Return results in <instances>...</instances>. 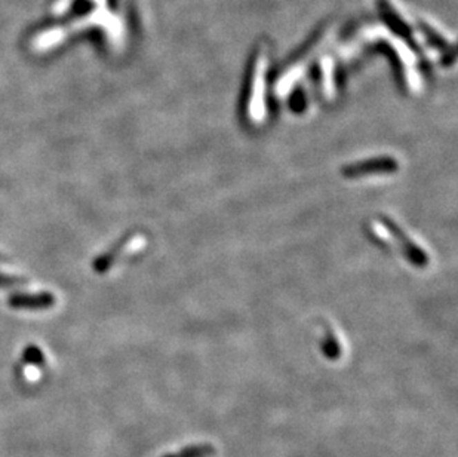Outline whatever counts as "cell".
Listing matches in <instances>:
<instances>
[{"label": "cell", "instance_id": "cell-1", "mask_svg": "<svg viewBox=\"0 0 458 457\" xmlns=\"http://www.w3.org/2000/svg\"><path fill=\"white\" fill-rule=\"evenodd\" d=\"M57 299L54 294L48 291L44 292H17L8 299V304L12 309H32V310H44L53 308Z\"/></svg>", "mask_w": 458, "mask_h": 457}, {"label": "cell", "instance_id": "cell-5", "mask_svg": "<svg viewBox=\"0 0 458 457\" xmlns=\"http://www.w3.org/2000/svg\"><path fill=\"white\" fill-rule=\"evenodd\" d=\"M30 281L24 277L18 275H6V273L0 272V290L6 288H15V287H24L28 286Z\"/></svg>", "mask_w": 458, "mask_h": 457}, {"label": "cell", "instance_id": "cell-6", "mask_svg": "<svg viewBox=\"0 0 458 457\" xmlns=\"http://www.w3.org/2000/svg\"><path fill=\"white\" fill-rule=\"evenodd\" d=\"M6 260H8V257H5L3 254H0V261H6Z\"/></svg>", "mask_w": 458, "mask_h": 457}, {"label": "cell", "instance_id": "cell-3", "mask_svg": "<svg viewBox=\"0 0 458 457\" xmlns=\"http://www.w3.org/2000/svg\"><path fill=\"white\" fill-rule=\"evenodd\" d=\"M23 360L27 362V364H32V365H36V367H42V365L46 364V357H45V353L40 351L37 346H35V344H32V346H27L23 352Z\"/></svg>", "mask_w": 458, "mask_h": 457}, {"label": "cell", "instance_id": "cell-2", "mask_svg": "<svg viewBox=\"0 0 458 457\" xmlns=\"http://www.w3.org/2000/svg\"><path fill=\"white\" fill-rule=\"evenodd\" d=\"M128 241H129V236L124 238V239H122V241L117 243V245H115L113 248H110L106 254H103V256H99V257L94 261V269H95V272H98V273H104V272H107L111 266H113L115 260L119 257L120 251L125 248V245L128 243Z\"/></svg>", "mask_w": 458, "mask_h": 457}, {"label": "cell", "instance_id": "cell-4", "mask_svg": "<svg viewBox=\"0 0 458 457\" xmlns=\"http://www.w3.org/2000/svg\"><path fill=\"white\" fill-rule=\"evenodd\" d=\"M216 454V449L211 445H199V447H190V449L181 451L174 456H165V457H211Z\"/></svg>", "mask_w": 458, "mask_h": 457}]
</instances>
